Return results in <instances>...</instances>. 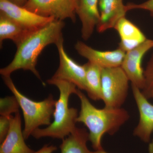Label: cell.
I'll return each mask as SVG.
<instances>
[{"label":"cell","mask_w":153,"mask_h":153,"mask_svg":"<svg viewBox=\"0 0 153 153\" xmlns=\"http://www.w3.org/2000/svg\"><path fill=\"white\" fill-rule=\"evenodd\" d=\"M65 25L63 21L54 20L42 27L29 32L16 45L17 51L12 62L0 69L2 76H10L14 71L23 69L32 71L41 80L36 68L38 57L47 46L56 45L63 38L62 30Z\"/></svg>","instance_id":"6da1fadb"},{"label":"cell","mask_w":153,"mask_h":153,"mask_svg":"<svg viewBox=\"0 0 153 153\" xmlns=\"http://www.w3.org/2000/svg\"><path fill=\"white\" fill-rule=\"evenodd\" d=\"M76 94L80 101V110L76 122L87 127L89 131V141L94 150L103 149L102 146L103 136L117 132L129 119L128 112L121 107L105 106L103 108H97L80 90L77 89Z\"/></svg>","instance_id":"7a4b0ae2"},{"label":"cell","mask_w":153,"mask_h":153,"mask_svg":"<svg viewBox=\"0 0 153 153\" xmlns=\"http://www.w3.org/2000/svg\"><path fill=\"white\" fill-rule=\"evenodd\" d=\"M47 82L57 87L60 92L53 113L54 121L46 128L36 129L32 136L37 139L50 137L63 140L76 128L75 124L78 115V111L76 108L68 106V100L71 94H76L78 88L73 83L64 80L51 78Z\"/></svg>","instance_id":"3957f363"},{"label":"cell","mask_w":153,"mask_h":153,"mask_svg":"<svg viewBox=\"0 0 153 153\" xmlns=\"http://www.w3.org/2000/svg\"><path fill=\"white\" fill-rule=\"evenodd\" d=\"M2 78L7 87L16 97L23 111L25 120L23 133L25 140L40 126H49L51 123V118L56 101L52 94L43 101H33L18 90L10 76H2Z\"/></svg>","instance_id":"277c9868"},{"label":"cell","mask_w":153,"mask_h":153,"mask_svg":"<svg viewBox=\"0 0 153 153\" xmlns=\"http://www.w3.org/2000/svg\"><path fill=\"white\" fill-rule=\"evenodd\" d=\"M129 82L121 66L102 68V100L105 106L121 107L127 97Z\"/></svg>","instance_id":"5b68a950"},{"label":"cell","mask_w":153,"mask_h":153,"mask_svg":"<svg viewBox=\"0 0 153 153\" xmlns=\"http://www.w3.org/2000/svg\"><path fill=\"white\" fill-rule=\"evenodd\" d=\"M78 0H28L24 7L41 16L76 22Z\"/></svg>","instance_id":"8992f818"},{"label":"cell","mask_w":153,"mask_h":153,"mask_svg":"<svg viewBox=\"0 0 153 153\" xmlns=\"http://www.w3.org/2000/svg\"><path fill=\"white\" fill-rule=\"evenodd\" d=\"M153 49V39H148L142 44L126 53L121 67L128 77L131 85L142 90L145 86L144 69L143 58L149 51Z\"/></svg>","instance_id":"52a82bcc"},{"label":"cell","mask_w":153,"mask_h":153,"mask_svg":"<svg viewBox=\"0 0 153 153\" xmlns=\"http://www.w3.org/2000/svg\"><path fill=\"white\" fill-rule=\"evenodd\" d=\"M63 38L57 44L60 63L52 79L64 80L73 83L79 90L85 89V64L80 65L68 56L63 46Z\"/></svg>","instance_id":"ba28073f"},{"label":"cell","mask_w":153,"mask_h":153,"mask_svg":"<svg viewBox=\"0 0 153 153\" xmlns=\"http://www.w3.org/2000/svg\"><path fill=\"white\" fill-rule=\"evenodd\" d=\"M0 14L12 19L29 31L37 30L55 20L39 16L9 0H0Z\"/></svg>","instance_id":"9c48e42d"},{"label":"cell","mask_w":153,"mask_h":153,"mask_svg":"<svg viewBox=\"0 0 153 153\" xmlns=\"http://www.w3.org/2000/svg\"><path fill=\"white\" fill-rule=\"evenodd\" d=\"M134 98L139 111L140 119L134 129V135L145 143H149L153 133V105L149 101L141 90L131 85Z\"/></svg>","instance_id":"30bf717a"},{"label":"cell","mask_w":153,"mask_h":153,"mask_svg":"<svg viewBox=\"0 0 153 153\" xmlns=\"http://www.w3.org/2000/svg\"><path fill=\"white\" fill-rule=\"evenodd\" d=\"M74 48L80 56L102 68L120 66L126 53L119 48L111 51L97 50L81 41H77Z\"/></svg>","instance_id":"8fae6325"},{"label":"cell","mask_w":153,"mask_h":153,"mask_svg":"<svg viewBox=\"0 0 153 153\" xmlns=\"http://www.w3.org/2000/svg\"><path fill=\"white\" fill-rule=\"evenodd\" d=\"M99 8L100 20L96 29L99 33L114 29L118 22L126 17L128 12L123 0H99Z\"/></svg>","instance_id":"7c38bea8"},{"label":"cell","mask_w":153,"mask_h":153,"mask_svg":"<svg viewBox=\"0 0 153 153\" xmlns=\"http://www.w3.org/2000/svg\"><path fill=\"white\" fill-rule=\"evenodd\" d=\"M22 129L21 114L18 112L11 117L10 126L5 138L1 143L0 153H33L26 144Z\"/></svg>","instance_id":"4fadbf2b"},{"label":"cell","mask_w":153,"mask_h":153,"mask_svg":"<svg viewBox=\"0 0 153 153\" xmlns=\"http://www.w3.org/2000/svg\"><path fill=\"white\" fill-rule=\"evenodd\" d=\"M99 0H78L76 15L82 25L81 37L88 41L93 35L100 20Z\"/></svg>","instance_id":"5bb4252c"},{"label":"cell","mask_w":153,"mask_h":153,"mask_svg":"<svg viewBox=\"0 0 153 153\" xmlns=\"http://www.w3.org/2000/svg\"><path fill=\"white\" fill-rule=\"evenodd\" d=\"M120 38L118 48L126 52L142 44L147 39L139 27L126 19H120L114 28Z\"/></svg>","instance_id":"9a60e30c"},{"label":"cell","mask_w":153,"mask_h":153,"mask_svg":"<svg viewBox=\"0 0 153 153\" xmlns=\"http://www.w3.org/2000/svg\"><path fill=\"white\" fill-rule=\"evenodd\" d=\"M88 133L85 128H76L68 136L62 140L61 153H93L88 149Z\"/></svg>","instance_id":"2e32d148"},{"label":"cell","mask_w":153,"mask_h":153,"mask_svg":"<svg viewBox=\"0 0 153 153\" xmlns=\"http://www.w3.org/2000/svg\"><path fill=\"white\" fill-rule=\"evenodd\" d=\"M85 67V91L89 98L94 100H102V68L88 62Z\"/></svg>","instance_id":"e0dca14e"},{"label":"cell","mask_w":153,"mask_h":153,"mask_svg":"<svg viewBox=\"0 0 153 153\" xmlns=\"http://www.w3.org/2000/svg\"><path fill=\"white\" fill-rule=\"evenodd\" d=\"M21 25L6 16L0 14V45L2 47L3 41L10 39L16 46L29 32Z\"/></svg>","instance_id":"ac0fdd59"},{"label":"cell","mask_w":153,"mask_h":153,"mask_svg":"<svg viewBox=\"0 0 153 153\" xmlns=\"http://www.w3.org/2000/svg\"><path fill=\"white\" fill-rule=\"evenodd\" d=\"M145 86L142 92L148 99H153V52L144 71Z\"/></svg>","instance_id":"d6986e66"},{"label":"cell","mask_w":153,"mask_h":153,"mask_svg":"<svg viewBox=\"0 0 153 153\" xmlns=\"http://www.w3.org/2000/svg\"><path fill=\"white\" fill-rule=\"evenodd\" d=\"M20 108L19 102L15 96H7L0 100L1 116L10 117L12 114L19 112Z\"/></svg>","instance_id":"ffe728a7"},{"label":"cell","mask_w":153,"mask_h":153,"mask_svg":"<svg viewBox=\"0 0 153 153\" xmlns=\"http://www.w3.org/2000/svg\"><path fill=\"white\" fill-rule=\"evenodd\" d=\"M126 6L127 11L133 10H144L148 11L151 16L153 17V0H147L138 4L129 3Z\"/></svg>","instance_id":"44dd1931"},{"label":"cell","mask_w":153,"mask_h":153,"mask_svg":"<svg viewBox=\"0 0 153 153\" xmlns=\"http://www.w3.org/2000/svg\"><path fill=\"white\" fill-rule=\"evenodd\" d=\"M1 116L0 117V142L1 143L5 138L10 126L11 117Z\"/></svg>","instance_id":"7402d4cb"},{"label":"cell","mask_w":153,"mask_h":153,"mask_svg":"<svg viewBox=\"0 0 153 153\" xmlns=\"http://www.w3.org/2000/svg\"><path fill=\"white\" fill-rule=\"evenodd\" d=\"M57 150V147L53 145H45L39 150L33 153H52Z\"/></svg>","instance_id":"603a6c76"},{"label":"cell","mask_w":153,"mask_h":153,"mask_svg":"<svg viewBox=\"0 0 153 153\" xmlns=\"http://www.w3.org/2000/svg\"><path fill=\"white\" fill-rule=\"evenodd\" d=\"M9 1L18 5L23 7L27 2L28 0H9Z\"/></svg>","instance_id":"cb8c5ba5"},{"label":"cell","mask_w":153,"mask_h":153,"mask_svg":"<svg viewBox=\"0 0 153 153\" xmlns=\"http://www.w3.org/2000/svg\"><path fill=\"white\" fill-rule=\"evenodd\" d=\"M148 152H149V153H153V138L151 142H150V143H149Z\"/></svg>","instance_id":"d4e9b609"},{"label":"cell","mask_w":153,"mask_h":153,"mask_svg":"<svg viewBox=\"0 0 153 153\" xmlns=\"http://www.w3.org/2000/svg\"><path fill=\"white\" fill-rule=\"evenodd\" d=\"M93 153H109L107 152L104 149L100 150L94 151L93 152Z\"/></svg>","instance_id":"484cf974"}]
</instances>
